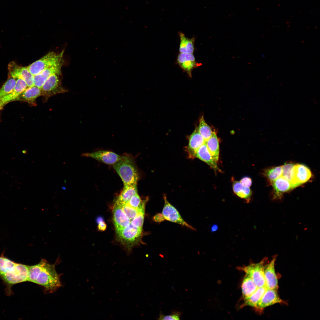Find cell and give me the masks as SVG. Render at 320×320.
Listing matches in <instances>:
<instances>
[{
  "instance_id": "cell-9",
  "label": "cell",
  "mask_w": 320,
  "mask_h": 320,
  "mask_svg": "<svg viewBox=\"0 0 320 320\" xmlns=\"http://www.w3.org/2000/svg\"><path fill=\"white\" fill-rule=\"evenodd\" d=\"M164 204L161 215L164 220L184 226L191 229H195L183 219L177 209L167 201L166 196L164 197Z\"/></svg>"
},
{
  "instance_id": "cell-2",
  "label": "cell",
  "mask_w": 320,
  "mask_h": 320,
  "mask_svg": "<svg viewBox=\"0 0 320 320\" xmlns=\"http://www.w3.org/2000/svg\"><path fill=\"white\" fill-rule=\"evenodd\" d=\"M113 167L121 179L124 185L137 183L139 175L133 156L128 154H124Z\"/></svg>"
},
{
  "instance_id": "cell-4",
  "label": "cell",
  "mask_w": 320,
  "mask_h": 320,
  "mask_svg": "<svg viewBox=\"0 0 320 320\" xmlns=\"http://www.w3.org/2000/svg\"><path fill=\"white\" fill-rule=\"evenodd\" d=\"M28 265L17 263L13 269L0 277L9 288L17 284L28 281Z\"/></svg>"
},
{
  "instance_id": "cell-23",
  "label": "cell",
  "mask_w": 320,
  "mask_h": 320,
  "mask_svg": "<svg viewBox=\"0 0 320 320\" xmlns=\"http://www.w3.org/2000/svg\"><path fill=\"white\" fill-rule=\"evenodd\" d=\"M232 187L233 191L236 195L244 199L247 203L249 202L252 192L249 187L243 185L239 181L236 180L233 182Z\"/></svg>"
},
{
  "instance_id": "cell-29",
  "label": "cell",
  "mask_w": 320,
  "mask_h": 320,
  "mask_svg": "<svg viewBox=\"0 0 320 320\" xmlns=\"http://www.w3.org/2000/svg\"><path fill=\"white\" fill-rule=\"evenodd\" d=\"M198 129L199 133L205 142L212 135L213 131L211 127L206 122L203 116L201 117L199 119Z\"/></svg>"
},
{
  "instance_id": "cell-31",
  "label": "cell",
  "mask_w": 320,
  "mask_h": 320,
  "mask_svg": "<svg viewBox=\"0 0 320 320\" xmlns=\"http://www.w3.org/2000/svg\"><path fill=\"white\" fill-rule=\"evenodd\" d=\"M16 79L8 77L0 89V98L11 93L13 90L16 83Z\"/></svg>"
},
{
  "instance_id": "cell-5",
  "label": "cell",
  "mask_w": 320,
  "mask_h": 320,
  "mask_svg": "<svg viewBox=\"0 0 320 320\" xmlns=\"http://www.w3.org/2000/svg\"><path fill=\"white\" fill-rule=\"evenodd\" d=\"M267 260V258H264L258 263H251L238 268L245 272L258 287L265 286L264 269Z\"/></svg>"
},
{
  "instance_id": "cell-27",
  "label": "cell",
  "mask_w": 320,
  "mask_h": 320,
  "mask_svg": "<svg viewBox=\"0 0 320 320\" xmlns=\"http://www.w3.org/2000/svg\"><path fill=\"white\" fill-rule=\"evenodd\" d=\"M267 289L266 286L258 287L252 295L244 299V305L250 306L255 308Z\"/></svg>"
},
{
  "instance_id": "cell-16",
  "label": "cell",
  "mask_w": 320,
  "mask_h": 320,
  "mask_svg": "<svg viewBox=\"0 0 320 320\" xmlns=\"http://www.w3.org/2000/svg\"><path fill=\"white\" fill-rule=\"evenodd\" d=\"M271 183L273 189L274 199H281L284 193L292 189L290 182L282 175Z\"/></svg>"
},
{
  "instance_id": "cell-28",
  "label": "cell",
  "mask_w": 320,
  "mask_h": 320,
  "mask_svg": "<svg viewBox=\"0 0 320 320\" xmlns=\"http://www.w3.org/2000/svg\"><path fill=\"white\" fill-rule=\"evenodd\" d=\"M16 263L5 257L3 254L0 255V277L12 270Z\"/></svg>"
},
{
  "instance_id": "cell-32",
  "label": "cell",
  "mask_w": 320,
  "mask_h": 320,
  "mask_svg": "<svg viewBox=\"0 0 320 320\" xmlns=\"http://www.w3.org/2000/svg\"><path fill=\"white\" fill-rule=\"evenodd\" d=\"M121 207L122 210L131 221L136 217L140 212L145 211V209L138 210L133 208L127 204L120 203L115 201Z\"/></svg>"
},
{
  "instance_id": "cell-39",
  "label": "cell",
  "mask_w": 320,
  "mask_h": 320,
  "mask_svg": "<svg viewBox=\"0 0 320 320\" xmlns=\"http://www.w3.org/2000/svg\"><path fill=\"white\" fill-rule=\"evenodd\" d=\"M218 227L216 225H214L211 228V231L212 232H214L218 229Z\"/></svg>"
},
{
  "instance_id": "cell-11",
  "label": "cell",
  "mask_w": 320,
  "mask_h": 320,
  "mask_svg": "<svg viewBox=\"0 0 320 320\" xmlns=\"http://www.w3.org/2000/svg\"><path fill=\"white\" fill-rule=\"evenodd\" d=\"M312 176L310 169L302 164H295L294 177L290 182L293 189L308 181Z\"/></svg>"
},
{
  "instance_id": "cell-30",
  "label": "cell",
  "mask_w": 320,
  "mask_h": 320,
  "mask_svg": "<svg viewBox=\"0 0 320 320\" xmlns=\"http://www.w3.org/2000/svg\"><path fill=\"white\" fill-rule=\"evenodd\" d=\"M282 166L271 167L265 169L263 175L271 183L282 175Z\"/></svg>"
},
{
  "instance_id": "cell-10",
  "label": "cell",
  "mask_w": 320,
  "mask_h": 320,
  "mask_svg": "<svg viewBox=\"0 0 320 320\" xmlns=\"http://www.w3.org/2000/svg\"><path fill=\"white\" fill-rule=\"evenodd\" d=\"M81 156L91 158L104 164L113 165L119 161L122 155L109 151L99 150L92 152L82 153Z\"/></svg>"
},
{
  "instance_id": "cell-1",
  "label": "cell",
  "mask_w": 320,
  "mask_h": 320,
  "mask_svg": "<svg viewBox=\"0 0 320 320\" xmlns=\"http://www.w3.org/2000/svg\"><path fill=\"white\" fill-rule=\"evenodd\" d=\"M28 281L43 287L47 293H53L61 286L54 265L42 259L38 264L28 266Z\"/></svg>"
},
{
  "instance_id": "cell-25",
  "label": "cell",
  "mask_w": 320,
  "mask_h": 320,
  "mask_svg": "<svg viewBox=\"0 0 320 320\" xmlns=\"http://www.w3.org/2000/svg\"><path fill=\"white\" fill-rule=\"evenodd\" d=\"M205 143L209 152L215 161L217 162L219 158V146L218 140L215 132H213L211 136L205 142Z\"/></svg>"
},
{
  "instance_id": "cell-26",
  "label": "cell",
  "mask_w": 320,
  "mask_h": 320,
  "mask_svg": "<svg viewBox=\"0 0 320 320\" xmlns=\"http://www.w3.org/2000/svg\"><path fill=\"white\" fill-rule=\"evenodd\" d=\"M251 278L246 274L243 281L241 290L244 299L252 295L258 288Z\"/></svg>"
},
{
  "instance_id": "cell-20",
  "label": "cell",
  "mask_w": 320,
  "mask_h": 320,
  "mask_svg": "<svg viewBox=\"0 0 320 320\" xmlns=\"http://www.w3.org/2000/svg\"><path fill=\"white\" fill-rule=\"evenodd\" d=\"M27 87V84L24 80L21 78H18L12 92L1 97V99L5 104L10 101L17 100Z\"/></svg>"
},
{
  "instance_id": "cell-34",
  "label": "cell",
  "mask_w": 320,
  "mask_h": 320,
  "mask_svg": "<svg viewBox=\"0 0 320 320\" xmlns=\"http://www.w3.org/2000/svg\"><path fill=\"white\" fill-rule=\"evenodd\" d=\"M147 200L143 201L138 194L133 196L129 201L126 204L130 207L137 209L140 210L145 209Z\"/></svg>"
},
{
  "instance_id": "cell-15",
  "label": "cell",
  "mask_w": 320,
  "mask_h": 320,
  "mask_svg": "<svg viewBox=\"0 0 320 320\" xmlns=\"http://www.w3.org/2000/svg\"><path fill=\"white\" fill-rule=\"evenodd\" d=\"M277 291L267 288L255 308L263 309L276 303H282L283 301L279 296Z\"/></svg>"
},
{
  "instance_id": "cell-35",
  "label": "cell",
  "mask_w": 320,
  "mask_h": 320,
  "mask_svg": "<svg viewBox=\"0 0 320 320\" xmlns=\"http://www.w3.org/2000/svg\"><path fill=\"white\" fill-rule=\"evenodd\" d=\"M145 216V211L140 212L130 222L133 226L142 229Z\"/></svg>"
},
{
  "instance_id": "cell-3",
  "label": "cell",
  "mask_w": 320,
  "mask_h": 320,
  "mask_svg": "<svg viewBox=\"0 0 320 320\" xmlns=\"http://www.w3.org/2000/svg\"><path fill=\"white\" fill-rule=\"evenodd\" d=\"M63 52L58 54L53 52H50L30 64L27 68L33 76L36 75L47 68L61 62Z\"/></svg>"
},
{
  "instance_id": "cell-38",
  "label": "cell",
  "mask_w": 320,
  "mask_h": 320,
  "mask_svg": "<svg viewBox=\"0 0 320 320\" xmlns=\"http://www.w3.org/2000/svg\"><path fill=\"white\" fill-rule=\"evenodd\" d=\"M98 224L97 227L99 230L100 231H104L106 230L107 225L104 220L100 222Z\"/></svg>"
},
{
  "instance_id": "cell-13",
  "label": "cell",
  "mask_w": 320,
  "mask_h": 320,
  "mask_svg": "<svg viewBox=\"0 0 320 320\" xmlns=\"http://www.w3.org/2000/svg\"><path fill=\"white\" fill-rule=\"evenodd\" d=\"M177 62L183 71L186 72L189 76L191 77L192 70L197 66L193 54L180 52L177 57Z\"/></svg>"
},
{
  "instance_id": "cell-17",
  "label": "cell",
  "mask_w": 320,
  "mask_h": 320,
  "mask_svg": "<svg viewBox=\"0 0 320 320\" xmlns=\"http://www.w3.org/2000/svg\"><path fill=\"white\" fill-rule=\"evenodd\" d=\"M113 219L116 231L124 228L130 223V220L124 212L120 205L116 202L113 209Z\"/></svg>"
},
{
  "instance_id": "cell-40",
  "label": "cell",
  "mask_w": 320,
  "mask_h": 320,
  "mask_svg": "<svg viewBox=\"0 0 320 320\" xmlns=\"http://www.w3.org/2000/svg\"><path fill=\"white\" fill-rule=\"evenodd\" d=\"M5 104L2 102L1 98H0V108L1 107L3 106Z\"/></svg>"
},
{
  "instance_id": "cell-41",
  "label": "cell",
  "mask_w": 320,
  "mask_h": 320,
  "mask_svg": "<svg viewBox=\"0 0 320 320\" xmlns=\"http://www.w3.org/2000/svg\"><path fill=\"white\" fill-rule=\"evenodd\" d=\"M3 107H1V108H0V111L1 110V109H2V108H3Z\"/></svg>"
},
{
  "instance_id": "cell-6",
  "label": "cell",
  "mask_w": 320,
  "mask_h": 320,
  "mask_svg": "<svg viewBox=\"0 0 320 320\" xmlns=\"http://www.w3.org/2000/svg\"><path fill=\"white\" fill-rule=\"evenodd\" d=\"M59 75L55 74L50 76L41 88L43 102H47L50 97L54 95L67 91L61 85Z\"/></svg>"
},
{
  "instance_id": "cell-21",
  "label": "cell",
  "mask_w": 320,
  "mask_h": 320,
  "mask_svg": "<svg viewBox=\"0 0 320 320\" xmlns=\"http://www.w3.org/2000/svg\"><path fill=\"white\" fill-rule=\"evenodd\" d=\"M138 194L137 184L124 185L123 189L115 201L127 204L134 195Z\"/></svg>"
},
{
  "instance_id": "cell-14",
  "label": "cell",
  "mask_w": 320,
  "mask_h": 320,
  "mask_svg": "<svg viewBox=\"0 0 320 320\" xmlns=\"http://www.w3.org/2000/svg\"><path fill=\"white\" fill-rule=\"evenodd\" d=\"M62 65V62L50 66L39 74L33 76L34 85L41 88L46 80L51 76L55 74L60 75Z\"/></svg>"
},
{
  "instance_id": "cell-12",
  "label": "cell",
  "mask_w": 320,
  "mask_h": 320,
  "mask_svg": "<svg viewBox=\"0 0 320 320\" xmlns=\"http://www.w3.org/2000/svg\"><path fill=\"white\" fill-rule=\"evenodd\" d=\"M276 256H275L268 264L265 265L264 269L265 286L268 289L277 290L278 281L275 269Z\"/></svg>"
},
{
  "instance_id": "cell-37",
  "label": "cell",
  "mask_w": 320,
  "mask_h": 320,
  "mask_svg": "<svg viewBox=\"0 0 320 320\" xmlns=\"http://www.w3.org/2000/svg\"><path fill=\"white\" fill-rule=\"evenodd\" d=\"M239 182L243 185L249 188L252 184L251 179L248 177H245L242 178Z\"/></svg>"
},
{
  "instance_id": "cell-19",
  "label": "cell",
  "mask_w": 320,
  "mask_h": 320,
  "mask_svg": "<svg viewBox=\"0 0 320 320\" xmlns=\"http://www.w3.org/2000/svg\"><path fill=\"white\" fill-rule=\"evenodd\" d=\"M41 95V89L34 85L27 88L17 100L27 102L31 105L36 106L37 105L36 100Z\"/></svg>"
},
{
  "instance_id": "cell-22",
  "label": "cell",
  "mask_w": 320,
  "mask_h": 320,
  "mask_svg": "<svg viewBox=\"0 0 320 320\" xmlns=\"http://www.w3.org/2000/svg\"><path fill=\"white\" fill-rule=\"evenodd\" d=\"M205 143L197 127L189 137L188 148L190 153L194 156L196 150Z\"/></svg>"
},
{
  "instance_id": "cell-18",
  "label": "cell",
  "mask_w": 320,
  "mask_h": 320,
  "mask_svg": "<svg viewBox=\"0 0 320 320\" xmlns=\"http://www.w3.org/2000/svg\"><path fill=\"white\" fill-rule=\"evenodd\" d=\"M194 156L205 162L215 171L220 170L217 164L209 152L205 143L195 152Z\"/></svg>"
},
{
  "instance_id": "cell-24",
  "label": "cell",
  "mask_w": 320,
  "mask_h": 320,
  "mask_svg": "<svg viewBox=\"0 0 320 320\" xmlns=\"http://www.w3.org/2000/svg\"><path fill=\"white\" fill-rule=\"evenodd\" d=\"M180 39L179 51L180 52L193 54L194 50V38H189L181 32L179 33Z\"/></svg>"
},
{
  "instance_id": "cell-8",
  "label": "cell",
  "mask_w": 320,
  "mask_h": 320,
  "mask_svg": "<svg viewBox=\"0 0 320 320\" xmlns=\"http://www.w3.org/2000/svg\"><path fill=\"white\" fill-rule=\"evenodd\" d=\"M8 68V77L23 79L26 82L28 87L34 85L33 76L30 72L27 67L20 66L14 62L12 61L9 63Z\"/></svg>"
},
{
  "instance_id": "cell-7",
  "label": "cell",
  "mask_w": 320,
  "mask_h": 320,
  "mask_svg": "<svg viewBox=\"0 0 320 320\" xmlns=\"http://www.w3.org/2000/svg\"><path fill=\"white\" fill-rule=\"evenodd\" d=\"M142 231V229L134 227L130 223L116 232L119 239L121 242L132 246L139 241Z\"/></svg>"
},
{
  "instance_id": "cell-33",
  "label": "cell",
  "mask_w": 320,
  "mask_h": 320,
  "mask_svg": "<svg viewBox=\"0 0 320 320\" xmlns=\"http://www.w3.org/2000/svg\"><path fill=\"white\" fill-rule=\"evenodd\" d=\"M295 164L292 162L285 163L282 166V176L290 182L293 179L294 175V167Z\"/></svg>"
},
{
  "instance_id": "cell-36",
  "label": "cell",
  "mask_w": 320,
  "mask_h": 320,
  "mask_svg": "<svg viewBox=\"0 0 320 320\" xmlns=\"http://www.w3.org/2000/svg\"><path fill=\"white\" fill-rule=\"evenodd\" d=\"M181 313L177 311H172V313L169 315H165L162 312L159 314V320H178L180 319Z\"/></svg>"
}]
</instances>
